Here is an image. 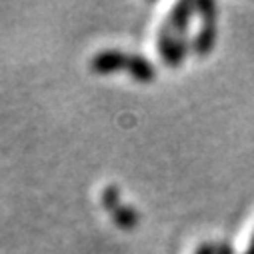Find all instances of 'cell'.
<instances>
[{"instance_id":"obj_8","label":"cell","mask_w":254,"mask_h":254,"mask_svg":"<svg viewBox=\"0 0 254 254\" xmlns=\"http://www.w3.org/2000/svg\"><path fill=\"white\" fill-rule=\"evenodd\" d=\"M194 254H216V244H212V242H202V244L194 250Z\"/></svg>"},{"instance_id":"obj_2","label":"cell","mask_w":254,"mask_h":254,"mask_svg":"<svg viewBox=\"0 0 254 254\" xmlns=\"http://www.w3.org/2000/svg\"><path fill=\"white\" fill-rule=\"evenodd\" d=\"M156 46H158L160 58L172 68H178L182 64L188 50H190V42H188L186 34H174L166 24L158 30Z\"/></svg>"},{"instance_id":"obj_5","label":"cell","mask_w":254,"mask_h":254,"mask_svg":"<svg viewBox=\"0 0 254 254\" xmlns=\"http://www.w3.org/2000/svg\"><path fill=\"white\" fill-rule=\"evenodd\" d=\"M126 70H128V74H130L136 82L148 84V82H152V80L156 78V68H154V64H152L148 58H144V56H140V54H128V64H126Z\"/></svg>"},{"instance_id":"obj_7","label":"cell","mask_w":254,"mask_h":254,"mask_svg":"<svg viewBox=\"0 0 254 254\" xmlns=\"http://www.w3.org/2000/svg\"><path fill=\"white\" fill-rule=\"evenodd\" d=\"M100 202H102V206H104L108 212H112L114 208H118V206L122 204V202H120V190H118L116 184H108V186L102 188Z\"/></svg>"},{"instance_id":"obj_6","label":"cell","mask_w":254,"mask_h":254,"mask_svg":"<svg viewBox=\"0 0 254 254\" xmlns=\"http://www.w3.org/2000/svg\"><path fill=\"white\" fill-rule=\"evenodd\" d=\"M110 216L120 230H134L140 222V214L132 206H126V204H120L118 208H114Z\"/></svg>"},{"instance_id":"obj_9","label":"cell","mask_w":254,"mask_h":254,"mask_svg":"<svg viewBox=\"0 0 254 254\" xmlns=\"http://www.w3.org/2000/svg\"><path fill=\"white\" fill-rule=\"evenodd\" d=\"M216 254H234V250L228 242H218L216 244Z\"/></svg>"},{"instance_id":"obj_10","label":"cell","mask_w":254,"mask_h":254,"mask_svg":"<svg viewBox=\"0 0 254 254\" xmlns=\"http://www.w3.org/2000/svg\"><path fill=\"white\" fill-rule=\"evenodd\" d=\"M244 254H254V234H252V240H250V244H248V248H246Z\"/></svg>"},{"instance_id":"obj_4","label":"cell","mask_w":254,"mask_h":254,"mask_svg":"<svg viewBox=\"0 0 254 254\" xmlns=\"http://www.w3.org/2000/svg\"><path fill=\"white\" fill-rule=\"evenodd\" d=\"M194 10H196V4L194 2H190V0H180L178 4L172 6V10L168 14V20H166V26L174 34H186L190 16H192Z\"/></svg>"},{"instance_id":"obj_3","label":"cell","mask_w":254,"mask_h":254,"mask_svg":"<svg viewBox=\"0 0 254 254\" xmlns=\"http://www.w3.org/2000/svg\"><path fill=\"white\" fill-rule=\"evenodd\" d=\"M126 64H128V54H124L122 50H116V48L102 50L90 58V70L94 74L120 72V70H126Z\"/></svg>"},{"instance_id":"obj_1","label":"cell","mask_w":254,"mask_h":254,"mask_svg":"<svg viewBox=\"0 0 254 254\" xmlns=\"http://www.w3.org/2000/svg\"><path fill=\"white\" fill-rule=\"evenodd\" d=\"M196 4V10L202 14V28L200 32L196 34V38L192 40V50L196 56H208L212 50H214V44H216V4L212 0H198Z\"/></svg>"}]
</instances>
